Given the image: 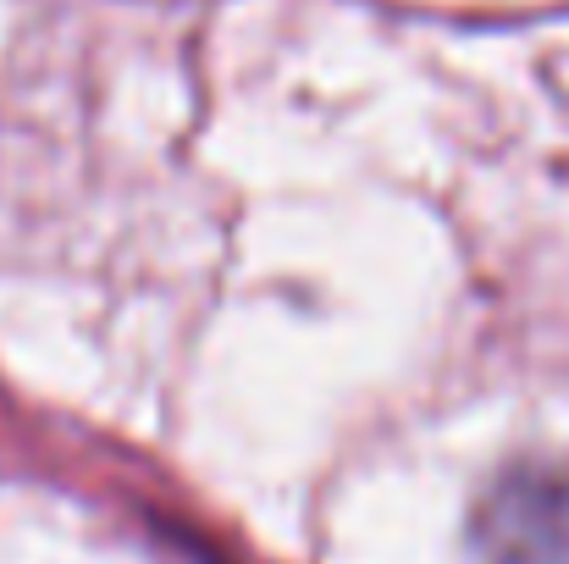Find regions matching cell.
Masks as SVG:
<instances>
[{
	"label": "cell",
	"instance_id": "1",
	"mask_svg": "<svg viewBox=\"0 0 569 564\" xmlns=\"http://www.w3.org/2000/svg\"><path fill=\"white\" fill-rule=\"evenodd\" d=\"M481 564H569V482L553 471H509L476 509Z\"/></svg>",
	"mask_w": 569,
	"mask_h": 564
}]
</instances>
